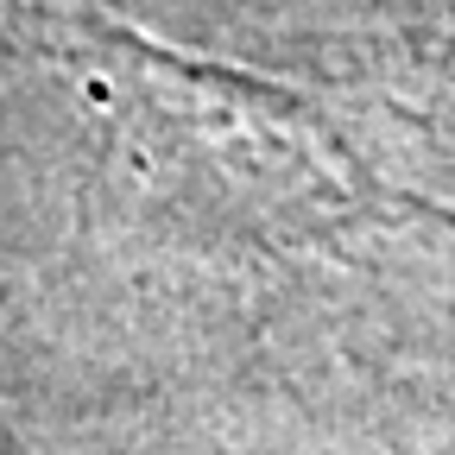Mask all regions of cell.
<instances>
[{"label":"cell","mask_w":455,"mask_h":455,"mask_svg":"<svg viewBox=\"0 0 455 455\" xmlns=\"http://www.w3.org/2000/svg\"><path fill=\"white\" fill-rule=\"evenodd\" d=\"M0 316H7V278H0ZM0 455H20V443H13V424H7V405H0Z\"/></svg>","instance_id":"1"}]
</instances>
